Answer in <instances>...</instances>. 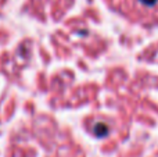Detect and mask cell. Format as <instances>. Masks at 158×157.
I'll list each match as a JSON object with an SVG mask.
<instances>
[{
    "label": "cell",
    "mask_w": 158,
    "mask_h": 157,
    "mask_svg": "<svg viewBox=\"0 0 158 157\" xmlns=\"http://www.w3.org/2000/svg\"><path fill=\"white\" fill-rule=\"evenodd\" d=\"M94 132L97 134V136H104L107 132H108V128H107L106 125L100 124V125H97V128L94 129Z\"/></svg>",
    "instance_id": "obj_1"
},
{
    "label": "cell",
    "mask_w": 158,
    "mask_h": 157,
    "mask_svg": "<svg viewBox=\"0 0 158 157\" xmlns=\"http://www.w3.org/2000/svg\"><path fill=\"white\" fill-rule=\"evenodd\" d=\"M157 2H158V0H140V3H142V4L148 6V7H150V6H154Z\"/></svg>",
    "instance_id": "obj_2"
}]
</instances>
